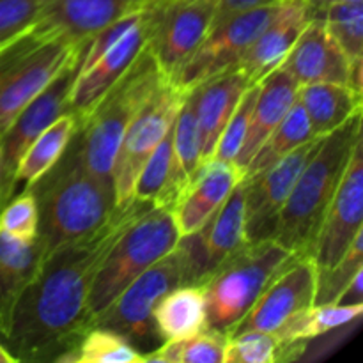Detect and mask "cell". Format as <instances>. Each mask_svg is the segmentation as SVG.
I'll return each mask as SVG.
<instances>
[{
	"instance_id": "1",
	"label": "cell",
	"mask_w": 363,
	"mask_h": 363,
	"mask_svg": "<svg viewBox=\"0 0 363 363\" xmlns=\"http://www.w3.org/2000/svg\"><path fill=\"white\" fill-rule=\"evenodd\" d=\"M151 206L138 199L117 206L101 227L46 255L38 277L21 294L2 339L16 363L57 362L77 346L89 330V293L103 259L130 223Z\"/></svg>"
},
{
	"instance_id": "2",
	"label": "cell",
	"mask_w": 363,
	"mask_h": 363,
	"mask_svg": "<svg viewBox=\"0 0 363 363\" xmlns=\"http://www.w3.org/2000/svg\"><path fill=\"white\" fill-rule=\"evenodd\" d=\"M25 190L38 204V238L46 255L101 227L117 208L112 181L85 167L77 133L59 162Z\"/></svg>"
},
{
	"instance_id": "3",
	"label": "cell",
	"mask_w": 363,
	"mask_h": 363,
	"mask_svg": "<svg viewBox=\"0 0 363 363\" xmlns=\"http://www.w3.org/2000/svg\"><path fill=\"white\" fill-rule=\"evenodd\" d=\"M362 138V113L321 138L279 215L273 240L296 257H312L323 218L353 149Z\"/></svg>"
},
{
	"instance_id": "4",
	"label": "cell",
	"mask_w": 363,
	"mask_h": 363,
	"mask_svg": "<svg viewBox=\"0 0 363 363\" xmlns=\"http://www.w3.org/2000/svg\"><path fill=\"white\" fill-rule=\"evenodd\" d=\"M147 48L138 53L126 73L101 96L77 130L82 160L96 176L112 181V167L124 131L165 82Z\"/></svg>"
},
{
	"instance_id": "5",
	"label": "cell",
	"mask_w": 363,
	"mask_h": 363,
	"mask_svg": "<svg viewBox=\"0 0 363 363\" xmlns=\"http://www.w3.org/2000/svg\"><path fill=\"white\" fill-rule=\"evenodd\" d=\"M296 255L275 240L257 241L213 269L201 282L208 307V326L230 333L259 294Z\"/></svg>"
},
{
	"instance_id": "6",
	"label": "cell",
	"mask_w": 363,
	"mask_h": 363,
	"mask_svg": "<svg viewBox=\"0 0 363 363\" xmlns=\"http://www.w3.org/2000/svg\"><path fill=\"white\" fill-rule=\"evenodd\" d=\"M179 233L172 213L152 204L130 223L103 259L92 282L87 301L89 328L92 319L101 314L140 273L177 247Z\"/></svg>"
},
{
	"instance_id": "7",
	"label": "cell",
	"mask_w": 363,
	"mask_h": 363,
	"mask_svg": "<svg viewBox=\"0 0 363 363\" xmlns=\"http://www.w3.org/2000/svg\"><path fill=\"white\" fill-rule=\"evenodd\" d=\"M85 43H71L28 28L0 50V135L57 74L82 57Z\"/></svg>"
},
{
	"instance_id": "8",
	"label": "cell",
	"mask_w": 363,
	"mask_h": 363,
	"mask_svg": "<svg viewBox=\"0 0 363 363\" xmlns=\"http://www.w3.org/2000/svg\"><path fill=\"white\" fill-rule=\"evenodd\" d=\"M181 284V259L174 248L126 286V289L101 314L92 319L91 326L113 330L142 354L151 353L163 344L152 318L156 303L162 300L163 294Z\"/></svg>"
},
{
	"instance_id": "9",
	"label": "cell",
	"mask_w": 363,
	"mask_h": 363,
	"mask_svg": "<svg viewBox=\"0 0 363 363\" xmlns=\"http://www.w3.org/2000/svg\"><path fill=\"white\" fill-rule=\"evenodd\" d=\"M144 14L145 48L170 82L209 34L216 9L211 0H151Z\"/></svg>"
},
{
	"instance_id": "10",
	"label": "cell",
	"mask_w": 363,
	"mask_h": 363,
	"mask_svg": "<svg viewBox=\"0 0 363 363\" xmlns=\"http://www.w3.org/2000/svg\"><path fill=\"white\" fill-rule=\"evenodd\" d=\"M284 0L216 18L204 41L170 80L179 91H191L202 82L238 64L254 39L275 18Z\"/></svg>"
},
{
	"instance_id": "11",
	"label": "cell",
	"mask_w": 363,
	"mask_h": 363,
	"mask_svg": "<svg viewBox=\"0 0 363 363\" xmlns=\"http://www.w3.org/2000/svg\"><path fill=\"white\" fill-rule=\"evenodd\" d=\"M186 92L163 82L137 113L117 149L112 167V184L117 206L133 201L138 174L156 145L172 128Z\"/></svg>"
},
{
	"instance_id": "12",
	"label": "cell",
	"mask_w": 363,
	"mask_h": 363,
	"mask_svg": "<svg viewBox=\"0 0 363 363\" xmlns=\"http://www.w3.org/2000/svg\"><path fill=\"white\" fill-rule=\"evenodd\" d=\"M247 245L245 190L241 179L218 211L197 233L177 241L176 250L181 259L183 284H201L213 269Z\"/></svg>"
},
{
	"instance_id": "13",
	"label": "cell",
	"mask_w": 363,
	"mask_h": 363,
	"mask_svg": "<svg viewBox=\"0 0 363 363\" xmlns=\"http://www.w3.org/2000/svg\"><path fill=\"white\" fill-rule=\"evenodd\" d=\"M321 138H311L261 172L243 177L245 227L248 245L273 240L280 211Z\"/></svg>"
},
{
	"instance_id": "14",
	"label": "cell",
	"mask_w": 363,
	"mask_h": 363,
	"mask_svg": "<svg viewBox=\"0 0 363 363\" xmlns=\"http://www.w3.org/2000/svg\"><path fill=\"white\" fill-rule=\"evenodd\" d=\"M363 227V137L357 142L332 204L323 218L314 259L315 272H325L335 266L362 234Z\"/></svg>"
},
{
	"instance_id": "15",
	"label": "cell",
	"mask_w": 363,
	"mask_h": 363,
	"mask_svg": "<svg viewBox=\"0 0 363 363\" xmlns=\"http://www.w3.org/2000/svg\"><path fill=\"white\" fill-rule=\"evenodd\" d=\"M82 59V57H80ZM80 59L69 64L55 80L43 89L11 123V126L0 135V147H2V172L4 183L11 199L14 197V170L18 162L27 151L32 140L39 137L55 119L62 113L69 112V94L73 80L80 67Z\"/></svg>"
},
{
	"instance_id": "16",
	"label": "cell",
	"mask_w": 363,
	"mask_h": 363,
	"mask_svg": "<svg viewBox=\"0 0 363 363\" xmlns=\"http://www.w3.org/2000/svg\"><path fill=\"white\" fill-rule=\"evenodd\" d=\"M315 264L312 257H296L266 286L245 318L233 328L275 333L294 314L314 305Z\"/></svg>"
},
{
	"instance_id": "17",
	"label": "cell",
	"mask_w": 363,
	"mask_h": 363,
	"mask_svg": "<svg viewBox=\"0 0 363 363\" xmlns=\"http://www.w3.org/2000/svg\"><path fill=\"white\" fill-rule=\"evenodd\" d=\"M147 41V23L142 9V16L131 25L106 52H103L91 66L80 69L73 80L69 94V112L84 119L101 99V96L126 73L138 53L145 48Z\"/></svg>"
},
{
	"instance_id": "18",
	"label": "cell",
	"mask_w": 363,
	"mask_h": 363,
	"mask_svg": "<svg viewBox=\"0 0 363 363\" xmlns=\"http://www.w3.org/2000/svg\"><path fill=\"white\" fill-rule=\"evenodd\" d=\"M243 179V170L234 163L208 160L201 163L170 208L179 238L197 233L227 201Z\"/></svg>"
},
{
	"instance_id": "19",
	"label": "cell",
	"mask_w": 363,
	"mask_h": 363,
	"mask_svg": "<svg viewBox=\"0 0 363 363\" xmlns=\"http://www.w3.org/2000/svg\"><path fill=\"white\" fill-rule=\"evenodd\" d=\"M149 2L151 0H48L32 28L71 43H87L103 27L144 9Z\"/></svg>"
},
{
	"instance_id": "20",
	"label": "cell",
	"mask_w": 363,
	"mask_h": 363,
	"mask_svg": "<svg viewBox=\"0 0 363 363\" xmlns=\"http://www.w3.org/2000/svg\"><path fill=\"white\" fill-rule=\"evenodd\" d=\"M311 20L307 0H284L275 18L254 39L234 67L245 74L250 85L259 84L266 74L282 66Z\"/></svg>"
},
{
	"instance_id": "21",
	"label": "cell",
	"mask_w": 363,
	"mask_h": 363,
	"mask_svg": "<svg viewBox=\"0 0 363 363\" xmlns=\"http://www.w3.org/2000/svg\"><path fill=\"white\" fill-rule=\"evenodd\" d=\"M282 67L289 71L300 85L318 82L350 85V57L340 50L319 18L308 21Z\"/></svg>"
},
{
	"instance_id": "22",
	"label": "cell",
	"mask_w": 363,
	"mask_h": 363,
	"mask_svg": "<svg viewBox=\"0 0 363 363\" xmlns=\"http://www.w3.org/2000/svg\"><path fill=\"white\" fill-rule=\"evenodd\" d=\"M248 87L250 84L238 67H230L194 87L202 163L213 158L216 142Z\"/></svg>"
},
{
	"instance_id": "23",
	"label": "cell",
	"mask_w": 363,
	"mask_h": 363,
	"mask_svg": "<svg viewBox=\"0 0 363 363\" xmlns=\"http://www.w3.org/2000/svg\"><path fill=\"white\" fill-rule=\"evenodd\" d=\"M298 89H300V84L296 78L282 66L273 69L259 82V92L254 108H252L245 144L234 162V165L240 167L243 172L266 137L279 126L291 106L296 103Z\"/></svg>"
},
{
	"instance_id": "24",
	"label": "cell",
	"mask_w": 363,
	"mask_h": 363,
	"mask_svg": "<svg viewBox=\"0 0 363 363\" xmlns=\"http://www.w3.org/2000/svg\"><path fill=\"white\" fill-rule=\"evenodd\" d=\"M46 257L41 240L21 241L0 230V340L9 332L14 308Z\"/></svg>"
},
{
	"instance_id": "25",
	"label": "cell",
	"mask_w": 363,
	"mask_h": 363,
	"mask_svg": "<svg viewBox=\"0 0 363 363\" xmlns=\"http://www.w3.org/2000/svg\"><path fill=\"white\" fill-rule=\"evenodd\" d=\"M362 314L363 303L311 305L305 311L298 312L275 332L280 344L279 362L298 360L303 357L312 340L321 339L328 333L358 321Z\"/></svg>"
},
{
	"instance_id": "26",
	"label": "cell",
	"mask_w": 363,
	"mask_h": 363,
	"mask_svg": "<svg viewBox=\"0 0 363 363\" xmlns=\"http://www.w3.org/2000/svg\"><path fill=\"white\" fill-rule=\"evenodd\" d=\"M201 163V135H199L197 112H195V94L191 89L186 91L183 105L174 121L169 177L156 206L167 209L172 208Z\"/></svg>"
},
{
	"instance_id": "27",
	"label": "cell",
	"mask_w": 363,
	"mask_h": 363,
	"mask_svg": "<svg viewBox=\"0 0 363 363\" xmlns=\"http://www.w3.org/2000/svg\"><path fill=\"white\" fill-rule=\"evenodd\" d=\"M298 103L307 113L314 137H326L362 113V92L344 84L318 82L300 85Z\"/></svg>"
},
{
	"instance_id": "28",
	"label": "cell",
	"mask_w": 363,
	"mask_h": 363,
	"mask_svg": "<svg viewBox=\"0 0 363 363\" xmlns=\"http://www.w3.org/2000/svg\"><path fill=\"white\" fill-rule=\"evenodd\" d=\"M152 318L162 342L186 339L209 328L204 289L201 284L174 287L156 303Z\"/></svg>"
},
{
	"instance_id": "29",
	"label": "cell",
	"mask_w": 363,
	"mask_h": 363,
	"mask_svg": "<svg viewBox=\"0 0 363 363\" xmlns=\"http://www.w3.org/2000/svg\"><path fill=\"white\" fill-rule=\"evenodd\" d=\"M78 126L80 119L77 113L66 112L53 121L45 131H41L35 140H32L14 170V191L20 184H23V190L34 184L43 174L48 172L59 162L69 140L77 133Z\"/></svg>"
},
{
	"instance_id": "30",
	"label": "cell",
	"mask_w": 363,
	"mask_h": 363,
	"mask_svg": "<svg viewBox=\"0 0 363 363\" xmlns=\"http://www.w3.org/2000/svg\"><path fill=\"white\" fill-rule=\"evenodd\" d=\"M311 138H315L312 135L311 123H308V117L305 113L303 106L296 99V103L291 106L287 116L280 121L279 126L266 137L261 147L257 149V152L252 156L247 169H245L243 177H250L254 174L261 172L266 167L279 162L280 158L289 155L291 151L300 147L301 144L308 142Z\"/></svg>"
},
{
	"instance_id": "31",
	"label": "cell",
	"mask_w": 363,
	"mask_h": 363,
	"mask_svg": "<svg viewBox=\"0 0 363 363\" xmlns=\"http://www.w3.org/2000/svg\"><path fill=\"white\" fill-rule=\"evenodd\" d=\"M229 333L206 328L186 339L167 340L151 353L144 363H225Z\"/></svg>"
},
{
	"instance_id": "32",
	"label": "cell",
	"mask_w": 363,
	"mask_h": 363,
	"mask_svg": "<svg viewBox=\"0 0 363 363\" xmlns=\"http://www.w3.org/2000/svg\"><path fill=\"white\" fill-rule=\"evenodd\" d=\"M57 363H144V354L113 330L91 326Z\"/></svg>"
},
{
	"instance_id": "33",
	"label": "cell",
	"mask_w": 363,
	"mask_h": 363,
	"mask_svg": "<svg viewBox=\"0 0 363 363\" xmlns=\"http://www.w3.org/2000/svg\"><path fill=\"white\" fill-rule=\"evenodd\" d=\"M315 18L325 23L351 62L363 59V2L328 4Z\"/></svg>"
},
{
	"instance_id": "34",
	"label": "cell",
	"mask_w": 363,
	"mask_h": 363,
	"mask_svg": "<svg viewBox=\"0 0 363 363\" xmlns=\"http://www.w3.org/2000/svg\"><path fill=\"white\" fill-rule=\"evenodd\" d=\"M363 269V233L354 238L346 254L335 266L325 272H315L314 305L337 303L353 277Z\"/></svg>"
},
{
	"instance_id": "35",
	"label": "cell",
	"mask_w": 363,
	"mask_h": 363,
	"mask_svg": "<svg viewBox=\"0 0 363 363\" xmlns=\"http://www.w3.org/2000/svg\"><path fill=\"white\" fill-rule=\"evenodd\" d=\"M280 344L275 333L243 330L229 335L225 363H277Z\"/></svg>"
},
{
	"instance_id": "36",
	"label": "cell",
	"mask_w": 363,
	"mask_h": 363,
	"mask_svg": "<svg viewBox=\"0 0 363 363\" xmlns=\"http://www.w3.org/2000/svg\"><path fill=\"white\" fill-rule=\"evenodd\" d=\"M257 92H259V84H252L250 87L243 92L240 103H238L233 116H230L229 123L225 124L218 142H216V147H215V152H213L211 160H222V162H229V163L236 162L238 155H240L241 147H243L245 144V137H247L252 108H254Z\"/></svg>"
},
{
	"instance_id": "37",
	"label": "cell",
	"mask_w": 363,
	"mask_h": 363,
	"mask_svg": "<svg viewBox=\"0 0 363 363\" xmlns=\"http://www.w3.org/2000/svg\"><path fill=\"white\" fill-rule=\"evenodd\" d=\"M170 152H172V128L167 131L165 137L156 145V149L142 167L137 184H135L133 199L151 202L156 206L163 188H165L167 177H169Z\"/></svg>"
},
{
	"instance_id": "38",
	"label": "cell",
	"mask_w": 363,
	"mask_h": 363,
	"mask_svg": "<svg viewBox=\"0 0 363 363\" xmlns=\"http://www.w3.org/2000/svg\"><path fill=\"white\" fill-rule=\"evenodd\" d=\"M0 230L21 241H34L39 234V213L30 190L14 195L0 211Z\"/></svg>"
},
{
	"instance_id": "39",
	"label": "cell",
	"mask_w": 363,
	"mask_h": 363,
	"mask_svg": "<svg viewBox=\"0 0 363 363\" xmlns=\"http://www.w3.org/2000/svg\"><path fill=\"white\" fill-rule=\"evenodd\" d=\"M48 0H0V50L38 21Z\"/></svg>"
},
{
	"instance_id": "40",
	"label": "cell",
	"mask_w": 363,
	"mask_h": 363,
	"mask_svg": "<svg viewBox=\"0 0 363 363\" xmlns=\"http://www.w3.org/2000/svg\"><path fill=\"white\" fill-rule=\"evenodd\" d=\"M211 2L216 9V14H215V20H216V18L229 16V14L241 13V11L252 9V7L266 6V4L280 2V0H211Z\"/></svg>"
},
{
	"instance_id": "41",
	"label": "cell",
	"mask_w": 363,
	"mask_h": 363,
	"mask_svg": "<svg viewBox=\"0 0 363 363\" xmlns=\"http://www.w3.org/2000/svg\"><path fill=\"white\" fill-rule=\"evenodd\" d=\"M362 280H363V269L353 277V280L350 282V286L344 289V293L340 294L339 301L340 305H357L363 303V289H362Z\"/></svg>"
},
{
	"instance_id": "42",
	"label": "cell",
	"mask_w": 363,
	"mask_h": 363,
	"mask_svg": "<svg viewBox=\"0 0 363 363\" xmlns=\"http://www.w3.org/2000/svg\"><path fill=\"white\" fill-rule=\"evenodd\" d=\"M333 2H363V0H307L308 11H311V18H315L328 4Z\"/></svg>"
},
{
	"instance_id": "43",
	"label": "cell",
	"mask_w": 363,
	"mask_h": 363,
	"mask_svg": "<svg viewBox=\"0 0 363 363\" xmlns=\"http://www.w3.org/2000/svg\"><path fill=\"white\" fill-rule=\"evenodd\" d=\"M11 201V195L7 191L6 183H4V172H2V147H0V211L4 209V206Z\"/></svg>"
},
{
	"instance_id": "44",
	"label": "cell",
	"mask_w": 363,
	"mask_h": 363,
	"mask_svg": "<svg viewBox=\"0 0 363 363\" xmlns=\"http://www.w3.org/2000/svg\"><path fill=\"white\" fill-rule=\"evenodd\" d=\"M0 363H16V360L13 358V354L6 350L2 340H0Z\"/></svg>"
}]
</instances>
